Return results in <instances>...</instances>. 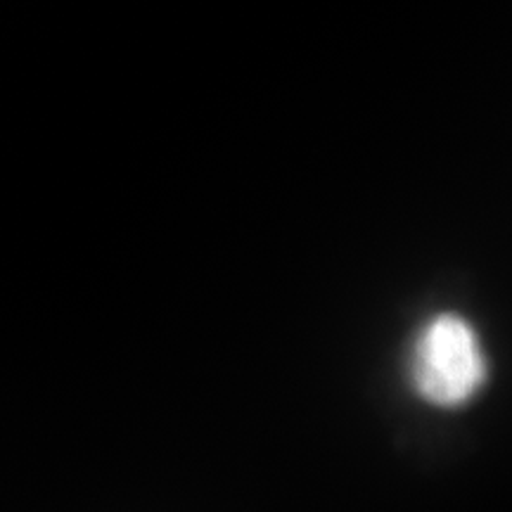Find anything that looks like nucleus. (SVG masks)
<instances>
[{
  "mask_svg": "<svg viewBox=\"0 0 512 512\" xmlns=\"http://www.w3.org/2000/svg\"><path fill=\"white\" fill-rule=\"evenodd\" d=\"M411 377L422 399L453 408L482 387L486 363L475 330L458 316H437L425 325L413 349Z\"/></svg>",
  "mask_w": 512,
  "mask_h": 512,
  "instance_id": "1",
  "label": "nucleus"
}]
</instances>
